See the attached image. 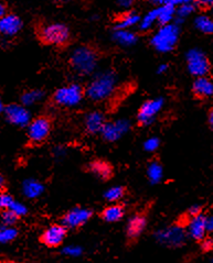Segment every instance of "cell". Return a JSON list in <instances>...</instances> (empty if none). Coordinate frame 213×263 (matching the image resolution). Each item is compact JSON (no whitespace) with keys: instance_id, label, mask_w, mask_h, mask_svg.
Masks as SVG:
<instances>
[{"instance_id":"cb8c5ba5","label":"cell","mask_w":213,"mask_h":263,"mask_svg":"<svg viewBox=\"0 0 213 263\" xmlns=\"http://www.w3.org/2000/svg\"><path fill=\"white\" fill-rule=\"evenodd\" d=\"M141 17L139 15L135 14V12H128V14H125L123 17L118 19V21L116 22V30H129V28L134 26H138L140 22Z\"/></svg>"},{"instance_id":"30bf717a","label":"cell","mask_w":213,"mask_h":263,"mask_svg":"<svg viewBox=\"0 0 213 263\" xmlns=\"http://www.w3.org/2000/svg\"><path fill=\"white\" fill-rule=\"evenodd\" d=\"M162 106H164V99L162 98L147 100L140 106L138 114H137V121L141 126H148V124L153 123L155 118L162 109Z\"/></svg>"},{"instance_id":"c3c4849f","label":"cell","mask_w":213,"mask_h":263,"mask_svg":"<svg viewBox=\"0 0 213 263\" xmlns=\"http://www.w3.org/2000/svg\"><path fill=\"white\" fill-rule=\"evenodd\" d=\"M55 2H64V0H55Z\"/></svg>"},{"instance_id":"ba28073f","label":"cell","mask_w":213,"mask_h":263,"mask_svg":"<svg viewBox=\"0 0 213 263\" xmlns=\"http://www.w3.org/2000/svg\"><path fill=\"white\" fill-rule=\"evenodd\" d=\"M3 112L7 121L14 126L26 127L31 122L30 112L22 104H9L5 106Z\"/></svg>"},{"instance_id":"7c38bea8","label":"cell","mask_w":213,"mask_h":263,"mask_svg":"<svg viewBox=\"0 0 213 263\" xmlns=\"http://www.w3.org/2000/svg\"><path fill=\"white\" fill-rule=\"evenodd\" d=\"M129 127L130 123L128 120L118 119V120L115 121L106 122L101 135L104 138V140L109 142H115L118 139H121L125 134L128 133Z\"/></svg>"},{"instance_id":"9a60e30c","label":"cell","mask_w":213,"mask_h":263,"mask_svg":"<svg viewBox=\"0 0 213 263\" xmlns=\"http://www.w3.org/2000/svg\"><path fill=\"white\" fill-rule=\"evenodd\" d=\"M22 28L21 19L16 15L8 14L0 19V32L6 36H14Z\"/></svg>"},{"instance_id":"bcb514c9","label":"cell","mask_w":213,"mask_h":263,"mask_svg":"<svg viewBox=\"0 0 213 263\" xmlns=\"http://www.w3.org/2000/svg\"><path fill=\"white\" fill-rule=\"evenodd\" d=\"M192 2H193V0H179L178 6L184 5V4H192Z\"/></svg>"},{"instance_id":"6da1fadb","label":"cell","mask_w":213,"mask_h":263,"mask_svg":"<svg viewBox=\"0 0 213 263\" xmlns=\"http://www.w3.org/2000/svg\"><path fill=\"white\" fill-rule=\"evenodd\" d=\"M116 76L111 71L98 73L92 79L85 90V95L93 102H103L108 99L115 91Z\"/></svg>"},{"instance_id":"4dcf8cb0","label":"cell","mask_w":213,"mask_h":263,"mask_svg":"<svg viewBox=\"0 0 213 263\" xmlns=\"http://www.w3.org/2000/svg\"><path fill=\"white\" fill-rule=\"evenodd\" d=\"M193 11H195V5H193V4L180 5L179 7L177 8V12H176L177 16H176V19H174L176 22H174V23L178 24L179 21H183L186 17L190 16Z\"/></svg>"},{"instance_id":"74e56055","label":"cell","mask_w":213,"mask_h":263,"mask_svg":"<svg viewBox=\"0 0 213 263\" xmlns=\"http://www.w3.org/2000/svg\"><path fill=\"white\" fill-rule=\"evenodd\" d=\"M152 3L155 5L159 6H165V5H173L177 6L179 4V0H152Z\"/></svg>"},{"instance_id":"7a4b0ae2","label":"cell","mask_w":213,"mask_h":263,"mask_svg":"<svg viewBox=\"0 0 213 263\" xmlns=\"http://www.w3.org/2000/svg\"><path fill=\"white\" fill-rule=\"evenodd\" d=\"M97 60L96 52L87 46L75 48L70 55V64L73 71L82 76H86L95 71Z\"/></svg>"},{"instance_id":"ab89813d","label":"cell","mask_w":213,"mask_h":263,"mask_svg":"<svg viewBox=\"0 0 213 263\" xmlns=\"http://www.w3.org/2000/svg\"><path fill=\"white\" fill-rule=\"evenodd\" d=\"M188 214H189L190 218L196 217V216L201 214V207H200L199 205H193V206H191L189 209H188Z\"/></svg>"},{"instance_id":"8fae6325","label":"cell","mask_w":213,"mask_h":263,"mask_svg":"<svg viewBox=\"0 0 213 263\" xmlns=\"http://www.w3.org/2000/svg\"><path fill=\"white\" fill-rule=\"evenodd\" d=\"M93 215V211L89 208L74 207L68 210L62 218V225H64L66 228L77 229L82 227Z\"/></svg>"},{"instance_id":"ffe728a7","label":"cell","mask_w":213,"mask_h":263,"mask_svg":"<svg viewBox=\"0 0 213 263\" xmlns=\"http://www.w3.org/2000/svg\"><path fill=\"white\" fill-rule=\"evenodd\" d=\"M45 192V186L37 180H26L22 183V193L23 195L30 199H36L42 195Z\"/></svg>"},{"instance_id":"2e32d148","label":"cell","mask_w":213,"mask_h":263,"mask_svg":"<svg viewBox=\"0 0 213 263\" xmlns=\"http://www.w3.org/2000/svg\"><path fill=\"white\" fill-rule=\"evenodd\" d=\"M192 92L198 98H210L213 96V82L206 76L196 77L192 84Z\"/></svg>"},{"instance_id":"603a6c76","label":"cell","mask_w":213,"mask_h":263,"mask_svg":"<svg viewBox=\"0 0 213 263\" xmlns=\"http://www.w3.org/2000/svg\"><path fill=\"white\" fill-rule=\"evenodd\" d=\"M101 217L106 223H117L124 217V207L120 204H114L104 208Z\"/></svg>"},{"instance_id":"277c9868","label":"cell","mask_w":213,"mask_h":263,"mask_svg":"<svg viewBox=\"0 0 213 263\" xmlns=\"http://www.w3.org/2000/svg\"><path fill=\"white\" fill-rule=\"evenodd\" d=\"M40 40L49 46L62 47L65 46L70 40V30L62 23L53 22L42 26L38 32Z\"/></svg>"},{"instance_id":"484cf974","label":"cell","mask_w":213,"mask_h":263,"mask_svg":"<svg viewBox=\"0 0 213 263\" xmlns=\"http://www.w3.org/2000/svg\"><path fill=\"white\" fill-rule=\"evenodd\" d=\"M45 97V92L41 91V90H29L24 92L21 97V104L23 106H32L37 103L41 102V100Z\"/></svg>"},{"instance_id":"836d02e7","label":"cell","mask_w":213,"mask_h":263,"mask_svg":"<svg viewBox=\"0 0 213 263\" xmlns=\"http://www.w3.org/2000/svg\"><path fill=\"white\" fill-rule=\"evenodd\" d=\"M14 202H15V198L11 195H9L8 193H3L2 195H0V207H2V209L4 210L9 209L11 207V205L14 204Z\"/></svg>"},{"instance_id":"d6986e66","label":"cell","mask_w":213,"mask_h":263,"mask_svg":"<svg viewBox=\"0 0 213 263\" xmlns=\"http://www.w3.org/2000/svg\"><path fill=\"white\" fill-rule=\"evenodd\" d=\"M89 171L103 181H108L113 177L112 165L103 160H95L91 162L89 164Z\"/></svg>"},{"instance_id":"8992f818","label":"cell","mask_w":213,"mask_h":263,"mask_svg":"<svg viewBox=\"0 0 213 263\" xmlns=\"http://www.w3.org/2000/svg\"><path fill=\"white\" fill-rule=\"evenodd\" d=\"M187 67L191 75L196 77L206 76L210 71V62L206 55L199 49H191L186 55Z\"/></svg>"},{"instance_id":"7bdbcfd3","label":"cell","mask_w":213,"mask_h":263,"mask_svg":"<svg viewBox=\"0 0 213 263\" xmlns=\"http://www.w3.org/2000/svg\"><path fill=\"white\" fill-rule=\"evenodd\" d=\"M208 122L210 128L213 130V108L209 111V116H208Z\"/></svg>"},{"instance_id":"5b68a950","label":"cell","mask_w":213,"mask_h":263,"mask_svg":"<svg viewBox=\"0 0 213 263\" xmlns=\"http://www.w3.org/2000/svg\"><path fill=\"white\" fill-rule=\"evenodd\" d=\"M85 91L79 84H70L60 87L53 94V100L56 105L62 107H75L84 98Z\"/></svg>"},{"instance_id":"d4e9b609","label":"cell","mask_w":213,"mask_h":263,"mask_svg":"<svg viewBox=\"0 0 213 263\" xmlns=\"http://www.w3.org/2000/svg\"><path fill=\"white\" fill-rule=\"evenodd\" d=\"M147 178L152 184H158L164 178V168L158 161L150 162L147 167Z\"/></svg>"},{"instance_id":"d6a6232c","label":"cell","mask_w":213,"mask_h":263,"mask_svg":"<svg viewBox=\"0 0 213 263\" xmlns=\"http://www.w3.org/2000/svg\"><path fill=\"white\" fill-rule=\"evenodd\" d=\"M159 139L156 137H152V138H148V139L144 143V149H145V151L147 152H155L156 150L159 148Z\"/></svg>"},{"instance_id":"8d00e7d4","label":"cell","mask_w":213,"mask_h":263,"mask_svg":"<svg viewBox=\"0 0 213 263\" xmlns=\"http://www.w3.org/2000/svg\"><path fill=\"white\" fill-rule=\"evenodd\" d=\"M201 247L204 251H211V250L213 249V239H211V238H204V239L202 240Z\"/></svg>"},{"instance_id":"5bb4252c","label":"cell","mask_w":213,"mask_h":263,"mask_svg":"<svg viewBox=\"0 0 213 263\" xmlns=\"http://www.w3.org/2000/svg\"><path fill=\"white\" fill-rule=\"evenodd\" d=\"M188 235L192 239L197 241H202L205 238V234L208 231V218L200 214L196 217H191L187 225Z\"/></svg>"},{"instance_id":"4fadbf2b","label":"cell","mask_w":213,"mask_h":263,"mask_svg":"<svg viewBox=\"0 0 213 263\" xmlns=\"http://www.w3.org/2000/svg\"><path fill=\"white\" fill-rule=\"evenodd\" d=\"M66 233L67 228L64 225L55 224L43 231V234L40 237V240L43 245L49 248L59 247L66 237Z\"/></svg>"},{"instance_id":"83f0119b","label":"cell","mask_w":213,"mask_h":263,"mask_svg":"<svg viewBox=\"0 0 213 263\" xmlns=\"http://www.w3.org/2000/svg\"><path fill=\"white\" fill-rule=\"evenodd\" d=\"M195 27L201 33H213V19L209 16H199L195 20Z\"/></svg>"},{"instance_id":"1f68e13d","label":"cell","mask_w":213,"mask_h":263,"mask_svg":"<svg viewBox=\"0 0 213 263\" xmlns=\"http://www.w3.org/2000/svg\"><path fill=\"white\" fill-rule=\"evenodd\" d=\"M18 216L10 209H6L2 212V222L4 226H14L18 221Z\"/></svg>"},{"instance_id":"7402d4cb","label":"cell","mask_w":213,"mask_h":263,"mask_svg":"<svg viewBox=\"0 0 213 263\" xmlns=\"http://www.w3.org/2000/svg\"><path fill=\"white\" fill-rule=\"evenodd\" d=\"M158 12V24L160 26H166V24L172 23L177 16V8L173 5H165L159 6L157 8Z\"/></svg>"},{"instance_id":"52a82bcc","label":"cell","mask_w":213,"mask_h":263,"mask_svg":"<svg viewBox=\"0 0 213 263\" xmlns=\"http://www.w3.org/2000/svg\"><path fill=\"white\" fill-rule=\"evenodd\" d=\"M51 133V122L46 117H38L31 120L28 126V138L30 142L39 145L45 141Z\"/></svg>"},{"instance_id":"f1b7e54d","label":"cell","mask_w":213,"mask_h":263,"mask_svg":"<svg viewBox=\"0 0 213 263\" xmlns=\"http://www.w3.org/2000/svg\"><path fill=\"white\" fill-rule=\"evenodd\" d=\"M125 195V189L123 186H114L111 187L110 190H108L104 194V198L108 200V202L114 203L121 200Z\"/></svg>"},{"instance_id":"4316f807","label":"cell","mask_w":213,"mask_h":263,"mask_svg":"<svg viewBox=\"0 0 213 263\" xmlns=\"http://www.w3.org/2000/svg\"><path fill=\"white\" fill-rule=\"evenodd\" d=\"M155 23H158L157 8L150 10L145 16L141 17L140 22L138 24V29L141 31V32H146V31H149L153 28Z\"/></svg>"},{"instance_id":"b9f144b4","label":"cell","mask_w":213,"mask_h":263,"mask_svg":"<svg viewBox=\"0 0 213 263\" xmlns=\"http://www.w3.org/2000/svg\"><path fill=\"white\" fill-rule=\"evenodd\" d=\"M168 64H165V63H162V64H160L159 66H158V68H157V72L159 73V74H164V73H166L167 71H168Z\"/></svg>"},{"instance_id":"f35d334b","label":"cell","mask_w":213,"mask_h":263,"mask_svg":"<svg viewBox=\"0 0 213 263\" xmlns=\"http://www.w3.org/2000/svg\"><path fill=\"white\" fill-rule=\"evenodd\" d=\"M197 5L204 9H213V0H197Z\"/></svg>"},{"instance_id":"ee69618b","label":"cell","mask_w":213,"mask_h":263,"mask_svg":"<svg viewBox=\"0 0 213 263\" xmlns=\"http://www.w3.org/2000/svg\"><path fill=\"white\" fill-rule=\"evenodd\" d=\"M6 9H7V7H6L5 5L2 4V6H0V17H2V18L8 15V14H7V10H6Z\"/></svg>"},{"instance_id":"e575fe53","label":"cell","mask_w":213,"mask_h":263,"mask_svg":"<svg viewBox=\"0 0 213 263\" xmlns=\"http://www.w3.org/2000/svg\"><path fill=\"white\" fill-rule=\"evenodd\" d=\"M9 209L14 211L18 217H22L24 215H27V212H28L26 206H24L22 203L17 202V200H15L14 204L11 205V207Z\"/></svg>"},{"instance_id":"ac0fdd59","label":"cell","mask_w":213,"mask_h":263,"mask_svg":"<svg viewBox=\"0 0 213 263\" xmlns=\"http://www.w3.org/2000/svg\"><path fill=\"white\" fill-rule=\"evenodd\" d=\"M85 128L87 133L95 135L101 134L105 126V117L101 111H92L85 117Z\"/></svg>"},{"instance_id":"f6af8a7d","label":"cell","mask_w":213,"mask_h":263,"mask_svg":"<svg viewBox=\"0 0 213 263\" xmlns=\"http://www.w3.org/2000/svg\"><path fill=\"white\" fill-rule=\"evenodd\" d=\"M208 231H213V216L208 218Z\"/></svg>"},{"instance_id":"d590c367","label":"cell","mask_w":213,"mask_h":263,"mask_svg":"<svg viewBox=\"0 0 213 263\" xmlns=\"http://www.w3.org/2000/svg\"><path fill=\"white\" fill-rule=\"evenodd\" d=\"M62 252L67 256H74V258H77V256H80L83 253V250L79 246H67V247L63 248Z\"/></svg>"},{"instance_id":"9c48e42d","label":"cell","mask_w":213,"mask_h":263,"mask_svg":"<svg viewBox=\"0 0 213 263\" xmlns=\"http://www.w3.org/2000/svg\"><path fill=\"white\" fill-rule=\"evenodd\" d=\"M155 237L161 245L172 248L183 246L186 240L185 230L178 226L158 230L157 233L155 234Z\"/></svg>"},{"instance_id":"3957f363","label":"cell","mask_w":213,"mask_h":263,"mask_svg":"<svg viewBox=\"0 0 213 263\" xmlns=\"http://www.w3.org/2000/svg\"><path fill=\"white\" fill-rule=\"evenodd\" d=\"M180 30L177 23H169L161 26L152 37V46L160 53L171 52L177 46Z\"/></svg>"},{"instance_id":"60d3db41","label":"cell","mask_w":213,"mask_h":263,"mask_svg":"<svg viewBox=\"0 0 213 263\" xmlns=\"http://www.w3.org/2000/svg\"><path fill=\"white\" fill-rule=\"evenodd\" d=\"M118 4L123 8H129L133 5V0H118Z\"/></svg>"},{"instance_id":"f546056e","label":"cell","mask_w":213,"mask_h":263,"mask_svg":"<svg viewBox=\"0 0 213 263\" xmlns=\"http://www.w3.org/2000/svg\"><path fill=\"white\" fill-rule=\"evenodd\" d=\"M17 237L18 230L14 226H4L0 230V241H2V243L14 241Z\"/></svg>"},{"instance_id":"7dc6e473","label":"cell","mask_w":213,"mask_h":263,"mask_svg":"<svg viewBox=\"0 0 213 263\" xmlns=\"http://www.w3.org/2000/svg\"><path fill=\"white\" fill-rule=\"evenodd\" d=\"M4 263H21V262H18V261H14V260H8V261H5Z\"/></svg>"},{"instance_id":"e0dca14e","label":"cell","mask_w":213,"mask_h":263,"mask_svg":"<svg viewBox=\"0 0 213 263\" xmlns=\"http://www.w3.org/2000/svg\"><path fill=\"white\" fill-rule=\"evenodd\" d=\"M147 226V219L143 215H135L131 217L126 227V234L129 239H137L144 233Z\"/></svg>"},{"instance_id":"44dd1931","label":"cell","mask_w":213,"mask_h":263,"mask_svg":"<svg viewBox=\"0 0 213 263\" xmlns=\"http://www.w3.org/2000/svg\"><path fill=\"white\" fill-rule=\"evenodd\" d=\"M113 39H114L118 45H121L123 47H131L136 45L137 40H138V36L136 33L131 32L130 30H115V32L113 33Z\"/></svg>"}]
</instances>
